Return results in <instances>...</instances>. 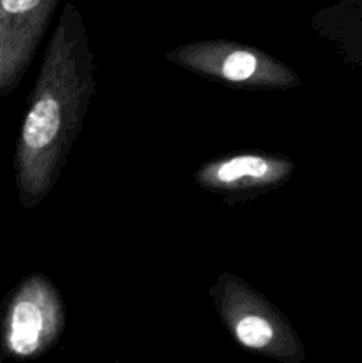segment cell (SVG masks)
Returning a JSON list of instances; mask_svg holds the SVG:
<instances>
[{"instance_id":"cell-6","label":"cell","mask_w":362,"mask_h":363,"mask_svg":"<svg viewBox=\"0 0 362 363\" xmlns=\"http://www.w3.org/2000/svg\"><path fill=\"white\" fill-rule=\"evenodd\" d=\"M46 11V0H0V96H9L23 80Z\"/></svg>"},{"instance_id":"cell-1","label":"cell","mask_w":362,"mask_h":363,"mask_svg":"<svg viewBox=\"0 0 362 363\" xmlns=\"http://www.w3.org/2000/svg\"><path fill=\"white\" fill-rule=\"evenodd\" d=\"M94 89L84 32L64 21L46 50L16 140L14 179L25 211L41 204L59 181Z\"/></svg>"},{"instance_id":"cell-5","label":"cell","mask_w":362,"mask_h":363,"mask_svg":"<svg viewBox=\"0 0 362 363\" xmlns=\"http://www.w3.org/2000/svg\"><path fill=\"white\" fill-rule=\"evenodd\" d=\"M293 172L295 163L286 156L251 151L212 160L199 167L194 179L224 201L240 202L283 186Z\"/></svg>"},{"instance_id":"cell-3","label":"cell","mask_w":362,"mask_h":363,"mask_svg":"<svg viewBox=\"0 0 362 363\" xmlns=\"http://www.w3.org/2000/svg\"><path fill=\"white\" fill-rule=\"evenodd\" d=\"M66 328V307L55 284L43 273L20 280L0 315V358L32 360L48 353Z\"/></svg>"},{"instance_id":"cell-4","label":"cell","mask_w":362,"mask_h":363,"mask_svg":"<svg viewBox=\"0 0 362 363\" xmlns=\"http://www.w3.org/2000/svg\"><path fill=\"white\" fill-rule=\"evenodd\" d=\"M170 62L248 91H286L300 85V77L290 66L268 53L231 43H199L170 52Z\"/></svg>"},{"instance_id":"cell-2","label":"cell","mask_w":362,"mask_h":363,"mask_svg":"<svg viewBox=\"0 0 362 363\" xmlns=\"http://www.w3.org/2000/svg\"><path fill=\"white\" fill-rule=\"evenodd\" d=\"M209 296L238 346L283 363L305 360L304 344L290 319L243 279L220 273Z\"/></svg>"}]
</instances>
